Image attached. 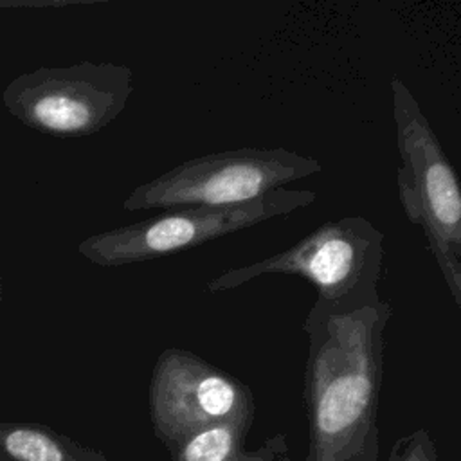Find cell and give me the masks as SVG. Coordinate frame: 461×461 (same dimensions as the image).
Wrapping results in <instances>:
<instances>
[{"label":"cell","mask_w":461,"mask_h":461,"mask_svg":"<svg viewBox=\"0 0 461 461\" xmlns=\"http://www.w3.org/2000/svg\"><path fill=\"white\" fill-rule=\"evenodd\" d=\"M131 92L130 67L79 61L22 72L4 88L2 103L31 130L58 139H77L115 121Z\"/></svg>","instance_id":"cell-5"},{"label":"cell","mask_w":461,"mask_h":461,"mask_svg":"<svg viewBox=\"0 0 461 461\" xmlns=\"http://www.w3.org/2000/svg\"><path fill=\"white\" fill-rule=\"evenodd\" d=\"M391 317L393 306L382 297L358 308L313 303L308 310L306 461H358L378 452L376 411Z\"/></svg>","instance_id":"cell-1"},{"label":"cell","mask_w":461,"mask_h":461,"mask_svg":"<svg viewBox=\"0 0 461 461\" xmlns=\"http://www.w3.org/2000/svg\"><path fill=\"white\" fill-rule=\"evenodd\" d=\"M283 452H286V436L276 434L267 443H263L258 450L254 452L243 450L236 461H277V457H281Z\"/></svg>","instance_id":"cell-11"},{"label":"cell","mask_w":461,"mask_h":461,"mask_svg":"<svg viewBox=\"0 0 461 461\" xmlns=\"http://www.w3.org/2000/svg\"><path fill=\"white\" fill-rule=\"evenodd\" d=\"M396 131V191L405 218L418 225L461 310V182L411 88L389 81Z\"/></svg>","instance_id":"cell-2"},{"label":"cell","mask_w":461,"mask_h":461,"mask_svg":"<svg viewBox=\"0 0 461 461\" xmlns=\"http://www.w3.org/2000/svg\"><path fill=\"white\" fill-rule=\"evenodd\" d=\"M322 164L286 148H240L180 162L173 169L137 185L122 209L229 207L254 202L290 182L317 175Z\"/></svg>","instance_id":"cell-4"},{"label":"cell","mask_w":461,"mask_h":461,"mask_svg":"<svg viewBox=\"0 0 461 461\" xmlns=\"http://www.w3.org/2000/svg\"><path fill=\"white\" fill-rule=\"evenodd\" d=\"M2 294H4V285H2V274H0V308H2Z\"/></svg>","instance_id":"cell-12"},{"label":"cell","mask_w":461,"mask_h":461,"mask_svg":"<svg viewBox=\"0 0 461 461\" xmlns=\"http://www.w3.org/2000/svg\"><path fill=\"white\" fill-rule=\"evenodd\" d=\"M385 238L366 216L328 220L310 234L268 258L232 267L212 277L209 294L240 288L258 277L288 274L317 288L315 304L328 308H358L380 299Z\"/></svg>","instance_id":"cell-3"},{"label":"cell","mask_w":461,"mask_h":461,"mask_svg":"<svg viewBox=\"0 0 461 461\" xmlns=\"http://www.w3.org/2000/svg\"><path fill=\"white\" fill-rule=\"evenodd\" d=\"M385 461H438L436 443L430 432L420 427L398 439Z\"/></svg>","instance_id":"cell-10"},{"label":"cell","mask_w":461,"mask_h":461,"mask_svg":"<svg viewBox=\"0 0 461 461\" xmlns=\"http://www.w3.org/2000/svg\"><path fill=\"white\" fill-rule=\"evenodd\" d=\"M252 421L230 420L196 429L167 448L171 461H236Z\"/></svg>","instance_id":"cell-9"},{"label":"cell","mask_w":461,"mask_h":461,"mask_svg":"<svg viewBox=\"0 0 461 461\" xmlns=\"http://www.w3.org/2000/svg\"><path fill=\"white\" fill-rule=\"evenodd\" d=\"M149 418L157 439L173 447L189 432L218 421L254 420L252 391L193 351L166 348L155 360Z\"/></svg>","instance_id":"cell-7"},{"label":"cell","mask_w":461,"mask_h":461,"mask_svg":"<svg viewBox=\"0 0 461 461\" xmlns=\"http://www.w3.org/2000/svg\"><path fill=\"white\" fill-rule=\"evenodd\" d=\"M0 461H112L101 450L34 421H0Z\"/></svg>","instance_id":"cell-8"},{"label":"cell","mask_w":461,"mask_h":461,"mask_svg":"<svg viewBox=\"0 0 461 461\" xmlns=\"http://www.w3.org/2000/svg\"><path fill=\"white\" fill-rule=\"evenodd\" d=\"M317 200L310 189H276L254 202L229 207H182L158 216L95 232L77 252L97 267H121L157 259L243 230L272 218H283Z\"/></svg>","instance_id":"cell-6"}]
</instances>
